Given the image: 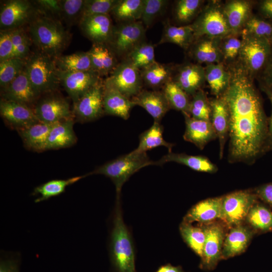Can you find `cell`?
<instances>
[{"mask_svg":"<svg viewBox=\"0 0 272 272\" xmlns=\"http://www.w3.org/2000/svg\"><path fill=\"white\" fill-rule=\"evenodd\" d=\"M227 66L230 80L222 96L230 116L228 160L252 165L266 153L268 117L254 79L237 61Z\"/></svg>","mask_w":272,"mask_h":272,"instance_id":"6da1fadb","label":"cell"},{"mask_svg":"<svg viewBox=\"0 0 272 272\" xmlns=\"http://www.w3.org/2000/svg\"><path fill=\"white\" fill-rule=\"evenodd\" d=\"M28 34L38 51L54 58L61 55L71 40L60 21L39 13L29 24Z\"/></svg>","mask_w":272,"mask_h":272,"instance_id":"7a4b0ae2","label":"cell"},{"mask_svg":"<svg viewBox=\"0 0 272 272\" xmlns=\"http://www.w3.org/2000/svg\"><path fill=\"white\" fill-rule=\"evenodd\" d=\"M120 205V198L116 199L110 236V261L114 272H136L133 244Z\"/></svg>","mask_w":272,"mask_h":272,"instance_id":"3957f363","label":"cell"},{"mask_svg":"<svg viewBox=\"0 0 272 272\" xmlns=\"http://www.w3.org/2000/svg\"><path fill=\"white\" fill-rule=\"evenodd\" d=\"M156 162L150 159L146 153H137L132 151L98 167L88 174H102L109 177L116 189V198H120L122 186L129 178L141 169Z\"/></svg>","mask_w":272,"mask_h":272,"instance_id":"277c9868","label":"cell"},{"mask_svg":"<svg viewBox=\"0 0 272 272\" xmlns=\"http://www.w3.org/2000/svg\"><path fill=\"white\" fill-rule=\"evenodd\" d=\"M24 69L40 95L55 91L60 84L54 58L39 51L30 54L26 59Z\"/></svg>","mask_w":272,"mask_h":272,"instance_id":"5b68a950","label":"cell"},{"mask_svg":"<svg viewBox=\"0 0 272 272\" xmlns=\"http://www.w3.org/2000/svg\"><path fill=\"white\" fill-rule=\"evenodd\" d=\"M191 24L195 39L202 37L223 38L232 34L225 17L223 4L217 1L209 2Z\"/></svg>","mask_w":272,"mask_h":272,"instance_id":"8992f818","label":"cell"},{"mask_svg":"<svg viewBox=\"0 0 272 272\" xmlns=\"http://www.w3.org/2000/svg\"><path fill=\"white\" fill-rule=\"evenodd\" d=\"M241 37L242 44L237 61L252 78L256 79L272 55L270 43L262 38Z\"/></svg>","mask_w":272,"mask_h":272,"instance_id":"52a82bcc","label":"cell"},{"mask_svg":"<svg viewBox=\"0 0 272 272\" xmlns=\"http://www.w3.org/2000/svg\"><path fill=\"white\" fill-rule=\"evenodd\" d=\"M258 198L253 190L235 191L222 196L221 220L229 228L242 224Z\"/></svg>","mask_w":272,"mask_h":272,"instance_id":"ba28073f","label":"cell"},{"mask_svg":"<svg viewBox=\"0 0 272 272\" xmlns=\"http://www.w3.org/2000/svg\"><path fill=\"white\" fill-rule=\"evenodd\" d=\"M146 29L141 21L119 23L114 26L108 44L118 57L124 59L135 46L145 41Z\"/></svg>","mask_w":272,"mask_h":272,"instance_id":"9c48e42d","label":"cell"},{"mask_svg":"<svg viewBox=\"0 0 272 272\" xmlns=\"http://www.w3.org/2000/svg\"><path fill=\"white\" fill-rule=\"evenodd\" d=\"M104 83L131 99L143 90L144 85L140 71L125 58L119 63Z\"/></svg>","mask_w":272,"mask_h":272,"instance_id":"30bf717a","label":"cell"},{"mask_svg":"<svg viewBox=\"0 0 272 272\" xmlns=\"http://www.w3.org/2000/svg\"><path fill=\"white\" fill-rule=\"evenodd\" d=\"M39 14L35 6L26 0L5 2L0 12L1 31L12 30L29 24Z\"/></svg>","mask_w":272,"mask_h":272,"instance_id":"8fae6325","label":"cell"},{"mask_svg":"<svg viewBox=\"0 0 272 272\" xmlns=\"http://www.w3.org/2000/svg\"><path fill=\"white\" fill-rule=\"evenodd\" d=\"M206 240L199 267L205 270H213L222 259L223 243L226 236L224 227L213 222L203 225Z\"/></svg>","mask_w":272,"mask_h":272,"instance_id":"7c38bea8","label":"cell"},{"mask_svg":"<svg viewBox=\"0 0 272 272\" xmlns=\"http://www.w3.org/2000/svg\"><path fill=\"white\" fill-rule=\"evenodd\" d=\"M104 81H102L74 103L73 113L78 120L81 122L91 121L104 114Z\"/></svg>","mask_w":272,"mask_h":272,"instance_id":"4fadbf2b","label":"cell"},{"mask_svg":"<svg viewBox=\"0 0 272 272\" xmlns=\"http://www.w3.org/2000/svg\"><path fill=\"white\" fill-rule=\"evenodd\" d=\"M60 84L63 87L74 103L90 89L102 80L93 71L61 72L58 71Z\"/></svg>","mask_w":272,"mask_h":272,"instance_id":"5bb4252c","label":"cell"},{"mask_svg":"<svg viewBox=\"0 0 272 272\" xmlns=\"http://www.w3.org/2000/svg\"><path fill=\"white\" fill-rule=\"evenodd\" d=\"M172 79L191 97L202 89L206 82L205 67L191 62L174 66Z\"/></svg>","mask_w":272,"mask_h":272,"instance_id":"9a60e30c","label":"cell"},{"mask_svg":"<svg viewBox=\"0 0 272 272\" xmlns=\"http://www.w3.org/2000/svg\"><path fill=\"white\" fill-rule=\"evenodd\" d=\"M33 110L38 120L45 123H55L72 116L68 102L58 96L43 98L37 103Z\"/></svg>","mask_w":272,"mask_h":272,"instance_id":"2e32d148","label":"cell"},{"mask_svg":"<svg viewBox=\"0 0 272 272\" xmlns=\"http://www.w3.org/2000/svg\"><path fill=\"white\" fill-rule=\"evenodd\" d=\"M79 26L84 35L92 43H108L114 26L109 14L83 17Z\"/></svg>","mask_w":272,"mask_h":272,"instance_id":"e0dca14e","label":"cell"},{"mask_svg":"<svg viewBox=\"0 0 272 272\" xmlns=\"http://www.w3.org/2000/svg\"><path fill=\"white\" fill-rule=\"evenodd\" d=\"M0 113L1 116L17 130L40 122L30 107L4 99L1 100Z\"/></svg>","mask_w":272,"mask_h":272,"instance_id":"ac0fdd59","label":"cell"},{"mask_svg":"<svg viewBox=\"0 0 272 272\" xmlns=\"http://www.w3.org/2000/svg\"><path fill=\"white\" fill-rule=\"evenodd\" d=\"M221 38L202 37L195 39L187 50L188 55L199 64L222 62L220 47Z\"/></svg>","mask_w":272,"mask_h":272,"instance_id":"d6986e66","label":"cell"},{"mask_svg":"<svg viewBox=\"0 0 272 272\" xmlns=\"http://www.w3.org/2000/svg\"><path fill=\"white\" fill-rule=\"evenodd\" d=\"M32 86L24 69L6 87L2 89V99L25 104L30 107L40 96Z\"/></svg>","mask_w":272,"mask_h":272,"instance_id":"ffe728a7","label":"cell"},{"mask_svg":"<svg viewBox=\"0 0 272 272\" xmlns=\"http://www.w3.org/2000/svg\"><path fill=\"white\" fill-rule=\"evenodd\" d=\"M211 113L210 121L219 140V157L222 159L229 135L230 116L227 103L222 96L210 99Z\"/></svg>","mask_w":272,"mask_h":272,"instance_id":"44dd1931","label":"cell"},{"mask_svg":"<svg viewBox=\"0 0 272 272\" xmlns=\"http://www.w3.org/2000/svg\"><path fill=\"white\" fill-rule=\"evenodd\" d=\"M182 114L185 123V130L183 136L185 141L202 150L209 142L217 138L210 121L193 118L186 113Z\"/></svg>","mask_w":272,"mask_h":272,"instance_id":"7402d4cb","label":"cell"},{"mask_svg":"<svg viewBox=\"0 0 272 272\" xmlns=\"http://www.w3.org/2000/svg\"><path fill=\"white\" fill-rule=\"evenodd\" d=\"M222 196L201 200L192 206L183 218V222H198L207 225L222 217Z\"/></svg>","mask_w":272,"mask_h":272,"instance_id":"603a6c76","label":"cell"},{"mask_svg":"<svg viewBox=\"0 0 272 272\" xmlns=\"http://www.w3.org/2000/svg\"><path fill=\"white\" fill-rule=\"evenodd\" d=\"M254 233L250 227L243 224L230 228L224 239L222 259H227L243 253L248 246Z\"/></svg>","mask_w":272,"mask_h":272,"instance_id":"cb8c5ba5","label":"cell"},{"mask_svg":"<svg viewBox=\"0 0 272 272\" xmlns=\"http://www.w3.org/2000/svg\"><path fill=\"white\" fill-rule=\"evenodd\" d=\"M131 100L136 105L144 108L156 122H160L170 109L164 94L159 90H142Z\"/></svg>","mask_w":272,"mask_h":272,"instance_id":"d4e9b609","label":"cell"},{"mask_svg":"<svg viewBox=\"0 0 272 272\" xmlns=\"http://www.w3.org/2000/svg\"><path fill=\"white\" fill-rule=\"evenodd\" d=\"M88 52L93 71L100 77L110 74L119 63L117 56L108 43H92Z\"/></svg>","mask_w":272,"mask_h":272,"instance_id":"484cf974","label":"cell"},{"mask_svg":"<svg viewBox=\"0 0 272 272\" xmlns=\"http://www.w3.org/2000/svg\"><path fill=\"white\" fill-rule=\"evenodd\" d=\"M103 108L104 114L127 120L132 108L136 105L133 101L115 88L104 84Z\"/></svg>","mask_w":272,"mask_h":272,"instance_id":"4316f807","label":"cell"},{"mask_svg":"<svg viewBox=\"0 0 272 272\" xmlns=\"http://www.w3.org/2000/svg\"><path fill=\"white\" fill-rule=\"evenodd\" d=\"M253 2L232 0L223 4L224 12L229 27L233 34H240L245 24L252 15Z\"/></svg>","mask_w":272,"mask_h":272,"instance_id":"83f0119b","label":"cell"},{"mask_svg":"<svg viewBox=\"0 0 272 272\" xmlns=\"http://www.w3.org/2000/svg\"><path fill=\"white\" fill-rule=\"evenodd\" d=\"M73 125L72 118L55 123L49 133L45 150L65 148L74 145L77 137Z\"/></svg>","mask_w":272,"mask_h":272,"instance_id":"f1b7e54d","label":"cell"},{"mask_svg":"<svg viewBox=\"0 0 272 272\" xmlns=\"http://www.w3.org/2000/svg\"><path fill=\"white\" fill-rule=\"evenodd\" d=\"M169 162L184 165L194 171L201 172L215 173L218 170V167L205 156L172 152L168 153L156 161V165H162Z\"/></svg>","mask_w":272,"mask_h":272,"instance_id":"f546056e","label":"cell"},{"mask_svg":"<svg viewBox=\"0 0 272 272\" xmlns=\"http://www.w3.org/2000/svg\"><path fill=\"white\" fill-rule=\"evenodd\" d=\"M54 124L39 122L18 131L27 148L41 152L45 150L49 133Z\"/></svg>","mask_w":272,"mask_h":272,"instance_id":"4dcf8cb0","label":"cell"},{"mask_svg":"<svg viewBox=\"0 0 272 272\" xmlns=\"http://www.w3.org/2000/svg\"><path fill=\"white\" fill-rule=\"evenodd\" d=\"M174 66L156 61L140 70L143 84L152 90L162 89L172 79Z\"/></svg>","mask_w":272,"mask_h":272,"instance_id":"1f68e13d","label":"cell"},{"mask_svg":"<svg viewBox=\"0 0 272 272\" xmlns=\"http://www.w3.org/2000/svg\"><path fill=\"white\" fill-rule=\"evenodd\" d=\"M206 82L215 97L222 96L227 89L230 80L228 66L223 62L206 65Z\"/></svg>","mask_w":272,"mask_h":272,"instance_id":"d6a6232c","label":"cell"},{"mask_svg":"<svg viewBox=\"0 0 272 272\" xmlns=\"http://www.w3.org/2000/svg\"><path fill=\"white\" fill-rule=\"evenodd\" d=\"M194 40V30L191 24L176 26L167 21L159 44L173 43L187 50Z\"/></svg>","mask_w":272,"mask_h":272,"instance_id":"836d02e7","label":"cell"},{"mask_svg":"<svg viewBox=\"0 0 272 272\" xmlns=\"http://www.w3.org/2000/svg\"><path fill=\"white\" fill-rule=\"evenodd\" d=\"M163 127L160 122L154 121L153 125L142 132L139 137V144L133 151L137 153H146L147 151L160 146L168 149L169 153L172 152L174 144L166 142L163 136Z\"/></svg>","mask_w":272,"mask_h":272,"instance_id":"e575fe53","label":"cell"},{"mask_svg":"<svg viewBox=\"0 0 272 272\" xmlns=\"http://www.w3.org/2000/svg\"><path fill=\"white\" fill-rule=\"evenodd\" d=\"M245 221L254 232L272 231V211L265 205L256 202L250 209Z\"/></svg>","mask_w":272,"mask_h":272,"instance_id":"d590c367","label":"cell"},{"mask_svg":"<svg viewBox=\"0 0 272 272\" xmlns=\"http://www.w3.org/2000/svg\"><path fill=\"white\" fill-rule=\"evenodd\" d=\"M85 175L76 176L66 179H54L49 180L36 187L32 192L33 195H38L35 199V202L47 200L64 192L67 186L83 178Z\"/></svg>","mask_w":272,"mask_h":272,"instance_id":"8d00e7d4","label":"cell"},{"mask_svg":"<svg viewBox=\"0 0 272 272\" xmlns=\"http://www.w3.org/2000/svg\"><path fill=\"white\" fill-rule=\"evenodd\" d=\"M59 71L80 72L93 71L88 51L77 52L66 55H60L54 58Z\"/></svg>","mask_w":272,"mask_h":272,"instance_id":"74e56055","label":"cell"},{"mask_svg":"<svg viewBox=\"0 0 272 272\" xmlns=\"http://www.w3.org/2000/svg\"><path fill=\"white\" fill-rule=\"evenodd\" d=\"M144 0H119L111 13L119 23L141 20Z\"/></svg>","mask_w":272,"mask_h":272,"instance_id":"f35d334b","label":"cell"},{"mask_svg":"<svg viewBox=\"0 0 272 272\" xmlns=\"http://www.w3.org/2000/svg\"><path fill=\"white\" fill-rule=\"evenodd\" d=\"M240 35L264 39L269 42L272 39V21L260 15H252L245 24Z\"/></svg>","mask_w":272,"mask_h":272,"instance_id":"ab89813d","label":"cell"},{"mask_svg":"<svg viewBox=\"0 0 272 272\" xmlns=\"http://www.w3.org/2000/svg\"><path fill=\"white\" fill-rule=\"evenodd\" d=\"M161 91L164 94L170 109L187 113L190 96L172 79L167 82Z\"/></svg>","mask_w":272,"mask_h":272,"instance_id":"60d3db41","label":"cell"},{"mask_svg":"<svg viewBox=\"0 0 272 272\" xmlns=\"http://www.w3.org/2000/svg\"><path fill=\"white\" fill-rule=\"evenodd\" d=\"M179 230L184 241L201 258L206 240V232L203 226H194L183 221L180 225Z\"/></svg>","mask_w":272,"mask_h":272,"instance_id":"b9f144b4","label":"cell"},{"mask_svg":"<svg viewBox=\"0 0 272 272\" xmlns=\"http://www.w3.org/2000/svg\"><path fill=\"white\" fill-rule=\"evenodd\" d=\"M204 1L179 0L174 9L175 19L181 24H188L194 20L200 12Z\"/></svg>","mask_w":272,"mask_h":272,"instance_id":"7bdbcfd3","label":"cell"},{"mask_svg":"<svg viewBox=\"0 0 272 272\" xmlns=\"http://www.w3.org/2000/svg\"><path fill=\"white\" fill-rule=\"evenodd\" d=\"M125 58L140 71L156 61L154 45L144 41L135 46Z\"/></svg>","mask_w":272,"mask_h":272,"instance_id":"ee69618b","label":"cell"},{"mask_svg":"<svg viewBox=\"0 0 272 272\" xmlns=\"http://www.w3.org/2000/svg\"><path fill=\"white\" fill-rule=\"evenodd\" d=\"M238 34H230L221 38L220 49L222 62L228 65L238 60L242 44Z\"/></svg>","mask_w":272,"mask_h":272,"instance_id":"f6af8a7d","label":"cell"},{"mask_svg":"<svg viewBox=\"0 0 272 272\" xmlns=\"http://www.w3.org/2000/svg\"><path fill=\"white\" fill-rule=\"evenodd\" d=\"M211 113L210 99L201 89L191 96L187 114L194 119L210 121Z\"/></svg>","mask_w":272,"mask_h":272,"instance_id":"bcb514c9","label":"cell"},{"mask_svg":"<svg viewBox=\"0 0 272 272\" xmlns=\"http://www.w3.org/2000/svg\"><path fill=\"white\" fill-rule=\"evenodd\" d=\"M26 60L13 57L0 62V86L6 87L23 71Z\"/></svg>","mask_w":272,"mask_h":272,"instance_id":"7dc6e473","label":"cell"},{"mask_svg":"<svg viewBox=\"0 0 272 272\" xmlns=\"http://www.w3.org/2000/svg\"><path fill=\"white\" fill-rule=\"evenodd\" d=\"M14 48V57L26 60L30 55L32 43L29 34L23 27L10 30Z\"/></svg>","mask_w":272,"mask_h":272,"instance_id":"c3c4849f","label":"cell"},{"mask_svg":"<svg viewBox=\"0 0 272 272\" xmlns=\"http://www.w3.org/2000/svg\"><path fill=\"white\" fill-rule=\"evenodd\" d=\"M85 0H60L61 19L67 24L79 23L83 15Z\"/></svg>","mask_w":272,"mask_h":272,"instance_id":"681fc988","label":"cell"},{"mask_svg":"<svg viewBox=\"0 0 272 272\" xmlns=\"http://www.w3.org/2000/svg\"><path fill=\"white\" fill-rule=\"evenodd\" d=\"M168 3L166 0H144L141 21L146 27H149L165 9Z\"/></svg>","mask_w":272,"mask_h":272,"instance_id":"f907efd6","label":"cell"},{"mask_svg":"<svg viewBox=\"0 0 272 272\" xmlns=\"http://www.w3.org/2000/svg\"><path fill=\"white\" fill-rule=\"evenodd\" d=\"M119 1L85 0L82 17L93 15L109 14L111 13L112 10L118 3Z\"/></svg>","mask_w":272,"mask_h":272,"instance_id":"816d5d0a","label":"cell"},{"mask_svg":"<svg viewBox=\"0 0 272 272\" xmlns=\"http://www.w3.org/2000/svg\"><path fill=\"white\" fill-rule=\"evenodd\" d=\"M38 12L46 16L61 21L60 0H38L34 1Z\"/></svg>","mask_w":272,"mask_h":272,"instance_id":"f5cc1de1","label":"cell"},{"mask_svg":"<svg viewBox=\"0 0 272 272\" xmlns=\"http://www.w3.org/2000/svg\"><path fill=\"white\" fill-rule=\"evenodd\" d=\"M14 57V48L10 30L0 32V62Z\"/></svg>","mask_w":272,"mask_h":272,"instance_id":"db71d44e","label":"cell"},{"mask_svg":"<svg viewBox=\"0 0 272 272\" xmlns=\"http://www.w3.org/2000/svg\"><path fill=\"white\" fill-rule=\"evenodd\" d=\"M260 89L266 95L271 105V113L268 117L267 134L265 145V152L272 151V88L259 85Z\"/></svg>","mask_w":272,"mask_h":272,"instance_id":"11a10c76","label":"cell"},{"mask_svg":"<svg viewBox=\"0 0 272 272\" xmlns=\"http://www.w3.org/2000/svg\"><path fill=\"white\" fill-rule=\"evenodd\" d=\"M253 191L258 198L272 207V182L258 186Z\"/></svg>","mask_w":272,"mask_h":272,"instance_id":"9f6ffc18","label":"cell"},{"mask_svg":"<svg viewBox=\"0 0 272 272\" xmlns=\"http://www.w3.org/2000/svg\"><path fill=\"white\" fill-rule=\"evenodd\" d=\"M256 79L259 85L272 88V55Z\"/></svg>","mask_w":272,"mask_h":272,"instance_id":"6f0895ef","label":"cell"},{"mask_svg":"<svg viewBox=\"0 0 272 272\" xmlns=\"http://www.w3.org/2000/svg\"><path fill=\"white\" fill-rule=\"evenodd\" d=\"M0 272H19L18 260L14 257L1 258Z\"/></svg>","mask_w":272,"mask_h":272,"instance_id":"680465c9","label":"cell"},{"mask_svg":"<svg viewBox=\"0 0 272 272\" xmlns=\"http://www.w3.org/2000/svg\"><path fill=\"white\" fill-rule=\"evenodd\" d=\"M259 15L272 21V0H262L257 4Z\"/></svg>","mask_w":272,"mask_h":272,"instance_id":"91938a15","label":"cell"},{"mask_svg":"<svg viewBox=\"0 0 272 272\" xmlns=\"http://www.w3.org/2000/svg\"><path fill=\"white\" fill-rule=\"evenodd\" d=\"M156 272H184L181 266H173L170 263L160 266Z\"/></svg>","mask_w":272,"mask_h":272,"instance_id":"94428289","label":"cell"},{"mask_svg":"<svg viewBox=\"0 0 272 272\" xmlns=\"http://www.w3.org/2000/svg\"><path fill=\"white\" fill-rule=\"evenodd\" d=\"M270 43L271 46V48H272V39H271V40L270 41Z\"/></svg>","mask_w":272,"mask_h":272,"instance_id":"6125c7cd","label":"cell"}]
</instances>
